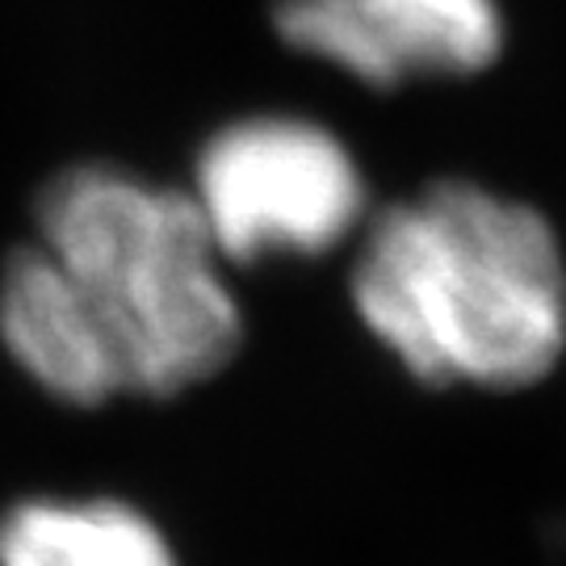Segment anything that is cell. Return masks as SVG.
Returning a JSON list of instances; mask_svg holds the SVG:
<instances>
[{
  "label": "cell",
  "instance_id": "1",
  "mask_svg": "<svg viewBox=\"0 0 566 566\" xmlns=\"http://www.w3.org/2000/svg\"><path fill=\"white\" fill-rule=\"evenodd\" d=\"M353 311L420 386L528 390L566 357V252L537 206L446 177L361 227Z\"/></svg>",
  "mask_w": 566,
  "mask_h": 566
},
{
  "label": "cell",
  "instance_id": "2",
  "mask_svg": "<svg viewBox=\"0 0 566 566\" xmlns=\"http://www.w3.org/2000/svg\"><path fill=\"white\" fill-rule=\"evenodd\" d=\"M39 227L97 315L122 390L177 395L240 353V303L189 193L84 164L46 185Z\"/></svg>",
  "mask_w": 566,
  "mask_h": 566
},
{
  "label": "cell",
  "instance_id": "3",
  "mask_svg": "<svg viewBox=\"0 0 566 566\" xmlns=\"http://www.w3.org/2000/svg\"><path fill=\"white\" fill-rule=\"evenodd\" d=\"M227 261L324 256L369 219L361 164L336 130L294 114L223 126L198 156L193 193Z\"/></svg>",
  "mask_w": 566,
  "mask_h": 566
},
{
  "label": "cell",
  "instance_id": "4",
  "mask_svg": "<svg viewBox=\"0 0 566 566\" xmlns=\"http://www.w3.org/2000/svg\"><path fill=\"white\" fill-rule=\"evenodd\" d=\"M273 25L294 51L378 93L483 76L507 46L500 0H277Z\"/></svg>",
  "mask_w": 566,
  "mask_h": 566
},
{
  "label": "cell",
  "instance_id": "5",
  "mask_svg": "<svg viewBox=\"0 0 566 566\" xmlns=\"http://www.w3.org/2000/svg\"><path fill=\"white\" fill-rule=\"evenodd\" d=\"M0 340L55 399L97 407L122 395L114 348L76 282L46 248H21L0 277Z\"/></svg>",
  "mask_w": 566,
  "mask_h": 566
},
{
  "label": "cell",
  "instance_id": "6",
  "mask_svg": "<svg viewBox=\"0 0 566 566\" xmlns=\"http://www.w3.org/2000/svg\"><path fill=\"white\" fill-rule=\"evenodd\" d=\"M0 566H177V558L130 504L30 500L0 521Z\"/></svg>",
  "mask_w": 566,
  "mask_h": 566
}]
</instances>
